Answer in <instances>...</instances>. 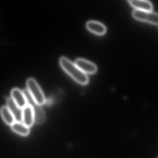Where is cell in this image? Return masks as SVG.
I'll return each instance as SVG.
<instances>
[{
	"label": "cell",
	"mask_w": 158,
	"mask_h": 158,
	"mask_svg": "<svg viewBox=\"0 0 158 158\" xmlns=\"http://www.w3.org/2000/svg\"><path fill=\"white\" fill-rule=\"evenodd\" d=\"M23 92L26 98L27 101V104L32 106L36 104L35 102V101H34L32 95H31V94H30V92H29L27 89H23Z\"/></svg>",
	"instance_id": "13"
},
{
	"label": "cell",
	"mask_w": 158,
	"mask_h": 158,
	"mask_svg": "<svg viewBox=\"0 0 158 158\" xmlns=\"http://www.w3.org/2000/svg\"><path fill=\"white\" fill-rule=\"evenodd\" d=\"M11 96L15 103L22 109L28 104L23 92L19 89H13L11 91Z\"/></svg>",
	"instance_id": "5"
},
{
	"label": "cell",
	"mask_w": 158,
	"mask_h": 158,
	"mask_svg": "<svg viewBox=\"0 0 158 158\" xmlns=\"http://www.w3.org/2000/svg\"><path fill=\"white\" fill-rule=\"evenodd\" d=\"M7 106L13 114L16 122H22L23 109L20 108L11 98L7 99Z\"/></svg>",
	"instance_id": "6"
},
{
	"label": "cell",
	"mask_w": 158,
	"mask_h": 158,
	"mask_svg": "<svg viewBox=\"0 0 158 158\" xmlns=\"http://www.w3.org/2000/svg\"><path fill=\"white\" fill-rule=\"evenodd\" d=\"M27 86L36 104L41 105L46 102L43 92L35 79L28 78L27 80Z\"/></svg>",
	"instance_id": "2"
},
{
	"label": "cell",
	"mask_w": 158,
	"mask_h": 158,
	"mask_svg": "<svg viewBox=\"0 0 158 158\" xmlns=\"http://www.w3.org/2000/svg\"><path fill=\"white\" fill-rule=\"evenodd\" d=\"M134 18L142 22L158 25V14L152 11H144L135 10L132 13Z\"/></svg>",
	"instance_id": "3"
},
{
	"label": "cell",
	"mask_w": 158,
	"mask_h": 158,
	"mask_svg": "<svg viewBox=\"0 0 158 158\" xmlns=\"http://www.w3.org/2000/svg\"><path fill=\"white\" fill-rule=\"evenodd\" d=\"M1 113L2 119L7 124L11 126L16 122L13 114L7 106H3L2 107Z\"/></svg>",
	"instance_id": "11"
},
{
	"label": "cell",
	"mask_w": 158,
	"mask_h": 158,
	"mask_svg": "<svg viewBox=\"0 0 158 158\" xmlns=\"http://www.w3.org/2000/svg\"><path fill=\"white\" fill-rule=\"evenodd\" d=\"M35 122L38 124H41L46 120V115L41 105L35 104L33 106Z\"/></svg>",
	"instance_id": "10"
},
{
	"label": "cell",
	"mask_w": 158,
	"mask_h": 158,
	"mask_svg": "<svg viewBox=\"0 0 158 158\" xmlns=\"http://www.w3.org/2000/svg\"><path fill=\"white\" fill-rule=\"evenodd\" d=\"M86 27L89 30L98 35L105 34L106 28L105 26L96 21H89L86 23Z\"/></svg>",
	"instance_id": "8"
},
{
	"label": "cell",
	"mask_w": 158,
	"mask_h": 158,
	"mask_svg": "<svg viewBox=\"0 0 158 158\" xmlns=\"http://www.w3.org/2000/svg\"><path fill=\"white\" fill-rule=\"evenodd\" d=\"M12 129L15 133L23 136H27L29 134V127L22 122H15L11 126Z\"/></svg>",
	"instance_id": "12"
},
{
	"label": "cell",
	"mask_w": 158,
	"mask_h": 158,
	"mask_svg": "<svg viewBox=\"0 0 158 158\" xmlns=\"http://www.w3.org/2000/svg\"><path fill=\"white\" fill-rule=\"evenodd\" d=\"M75 64L86 74H93L97 72L96 64L85 59L78 58L76 60Z\"/></svg>",
	"instance_id": "4"
},
{
	"label": "cell",
	"mask_w": 158,
	"mask_h": 158,
	"mask_svg": "<svg viewBox=\"0 0 158 158\" xmlns=\"http://www.w3.org/2000/svg\"><path fill=\"white\" fill-rule=\"evenodd\" d=\"M128 2L131 6L135 8L137 10L151 11L152 10V5L150 2L143 0H131Z\"/></svg>",
	"instance_id": "9"
},
{
	"label": "cell",
	"mask_w": 158,
	"mask_h": 158,
	"mask_svg": "<svg viewBox=\"0 0 158 158\" xmlns=\"http://www.w3.org/2000/svg\"><path fill=\"white\" fill-rule=\"evenodd\" d=\"M60 63L62 68L77 83L82 85H85L88 83V77L75 63L64 56L60 58Z\"/></svg>",
	"instance_id": "1"
},
{
	"label": "cell",
	"mask_w": 158,
	"mask_h": 158,
	"mask_svg": "<svg viewBox=\"0 0 158 158\" xmlns=\"http://www.w3.org/2000/svg\"><path fill=\"white\" fill-rule=\"evenodd\" d=\"M35 119L33 106L27 104L23 109L22 123L30 127L33 125Z\"/></svg>",
	"instance_id": "7"
}]
</instances>
